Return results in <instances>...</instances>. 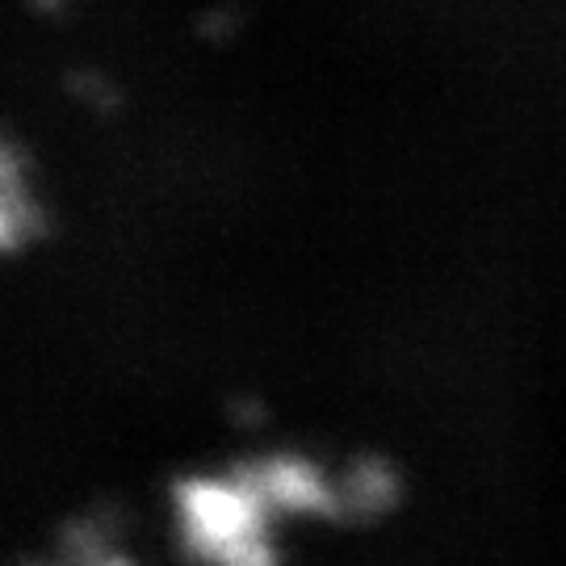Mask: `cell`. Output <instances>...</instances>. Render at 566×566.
I'll return each mask as SVG.
<instances>
[{
	"label": "cell",
	"mask_w": 566,
	"mask_h": 566,
	"mask_svg": "<svg viewBox=\"0 0 566 566\" xmlns=\"http://www.w3.org/2000/svg\"><path fill=\"white\" fill-rule=\"evenodd\" d=\"M282 512L248 470L189 479L177 491V528L202 566H277Z\"/></svg>",
	"instance_id": "6da1fadb"
},
{
	"label": "cell",
	"mask_w": 566,
	"mask_h": 566,
	"mask_svg": "<svg viewBox=\"0 0 566 566\" xmlns=\"http://www.w3.org/2000/svg\"><path fill=\"white\" fill-rule=\"evenodd\" d=\"M18 240V193L0 181V248Z\"/></svg>",
	"instance_id": "7a4b0ae2"
}]
</instances>
